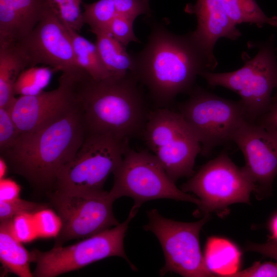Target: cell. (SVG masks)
<instances>
[{
    "mask_svg": "<svg viewBox=\"0 0 277 277\" xmlns=\"http://www.w3.org/2000/svg\"><path fill=\"white\" fill-rule=\"evenodd\" d=\"M133 56L131 73L160 107L172 104L178 94L189 93L202 72L212 70L190 32L175 34L160 24H153L146 45Z\"/></svg>",
    "mask_w": 277,
    "mask_h": 277,
    "instance_id": "1",
    "label": "cell"
},
{
    "mask_svg": "<svg viewBox=\"0 0 277 277\" xmlns=\"http://www.w3.org/2000/svg\"><path fill=\"white\" fill-rule=\"evenodd\" d=\"M86 135L78 104L37 129L21 134L1 156L12 172L47 194L53 190L58 171L74 157Z\"/></svg>",
    "mask_w": 277,
    "mask_h": 277,
    "instance_id": "2",
    "label": "cell"
},
{
    "mask_svg": "<svg viewBox=\"0 0 277 277\" xmlns=\"http://www.w3.org/2000/svg\"><path fill=\"white\" fill-rule=\"evenodd\" d=\"M131 73L96 81L80 74L77 97L88 134H110L129 141L143 134L149 112Z\"/></svg>",
    "mask_w": 277,
    "mask_h": 277,
    "instance_id": "3",
    "label": "cell"
},
{
    "mask_svg": "<svg viewBox=\"0 0 277 277\" xmlns=\"http://www.w3.org/2000/svg\"><path fill=\"white\" fill-rule=\"evenodd\" d=\"M274 37L271 35L259 43L252 58L242 54L243 66L228 72L214 73L208 70L201 72L208 84L232 90L240 96L248 120L255 122L269 108L272 93L277 88V58Z\"/></svg>",
    "mask_w": 277,
    "mask_h": 277,
    "instance_id": "4",
    "label": "cell"
},
{
    "mask_svg": "<svg viewBox=\"0 0 277 277\" xmlns=\"http://www.w3.org/2000/svg\"><path fill=\"white\" fill-rule=\"evenodd\" d=\"M143 135L147 147L172 181L193 174L195 159L202 147L179 112L167 107L150 111Z\"/></svg>",
    "mask_w": 277,
    "mask_h": 277,
    "instance_id": "5",
    "label": "cell"
},
{
    "mask_svg": "<svg viewBox=\"0 0 277 277\" xmlns=\"http://www.w3.org/2000/svg\"><path fill=\"white\" fill-rule=\"evenodd\" d=\"M129 147V141L110 134L87 133L74 157L58 171L52 191L85 193L103 190Z\"/></svg>",
    "mask_w": 277,
    "mask_h": 277,
    "instance_id": "6",
    "label": "cell"
},
{
    "mask_svg": "<svg viewBox=\"0 0 277 277\" xmlns=\"http://www.w3.org/2000/svg\"><path fill=\"white\" fill-rule=\"evenodd\" d=\"M138 210L131 208L126 220L113 228L103 231L67 246H54L50 250L31 251L33 272L35 277H55L82 268L97 261L110 257L123 258L135 270L124 248V239L129 224Z\"/></svg>",
    "mask_w": 277,
    "mask_h": 277,
    "instance_id": "7",
    "label": "cell"
},
{
    "mask_svg": "<svg viewBox=\"0 0 277 277\" xmlns=\"http://www.w3.org/2000/svg\"><path fill=\"white\" fill-rule=\"evenodd\" d=\"M187 100L179 104V112L194 132L201 154L232 141L237 129L247 118L240 102L228 100L200 87L193 88Z\"/></svg>",
    "mask_w": 277,
    "mask_h": 277,
    "instance_id": "8",
    "label": "cell"
},
{
    "mask_svg": "<svg viewBox=\"0 0 277 277\" xmlns=\"http://www.w3.org/2000/svg\"><path fill=\"white\" fill-rule=\"evenodd\" d=\"M113 175L109 195L114 201L131 197L134 201L132 208L136 210L145 202L159 199L200 204L198 198L177 188L156 157L146 151H136L129 147Z\"/></svg>",
    "mask_w": 277,
    "mask_h": 277,
    "instance_id": "9",
    "label": "cell"
},
{
    "mask_svg": "<svg viewBox=\"0 0 277 277\" xmlns=\"http://www.w3.org/2000/svg\"><path fill=\"white\" fill-rule=\"evenodd\" d=\"M149 222L143 226L159 240L165 263L160 271L163 276L169 272L186 277L214 276L206 266L200 249L199 236L207 222L208 214L194 222H182L166 218L156 209L147 211Z\"/></svg>",
    "mask_w": 277,
    "mask_h": 277,
    "instance_id": "10",
    "label": "cell"
},
{
    "mask_svg": "<svg viewBox=\"0 0 277 277\" xmlns=\"http://www.w3.org/2000/svg\"><path fill=\"white\" fill-rule=\"evenodd\" d=\"M47 196L61 222L54 246L90 237L120 224L113 212L115 201L104 190L85 193L53 190Z\"/></svg>",
    "mask_w": 277,
    "mask_h": 277,
    "instance_id": "11",
    "label": "cell"
},
{
    "mask_svg": "<svg viewBox=\"0 0 277 277\" xmlns=\"http://www.w3.org/2000/svg\"><path fill=\"white\" fill-rule=\"evenodd\" d=\"M255 189L242 167H237L225 152L202 166L181 186L184 192L198 197V206L205 215L234 203H249Z\"/></svg>",
    "mask_w": 277,
    "mask_h": 277,
    "instance_id": "12",
    "label": "cell"
},
{
    "mask_svg": "<svg viewBox=\"0 0 277 277\" xmlns=\"http://www.w3.org/2000/svg\"><path fill=\"white\" fill-rule=\"evenodd\" d=\"M14 44L27 58L29 67L43 64L56 72L84 71L76 62L67 27L50 7L32 32Z\"/></svg>",
    "mask_w": 277,
    "mask_h": 277,
    "instance_id": "13",
    "label": "cell"
},
{
    "mask_svg": "<svg viewBox=\"0 0 277 277\" xmlns=\"http://www.w3.org/2000/svg\"><path fill=\"white\" fill-rule=\"evenodd\" d=\"M83 71L62 72L56 88L16 97L8 109L20 134L32 131L77 105L78 81Z\"/></svg>",
    "mask_w": 277,
    "mask_h": 277,
    "instance_id": "14",
    "label": "cell"
},
{
    "mask_svg": "<svg viewBox=\"0 0 277 277\" xmlns=\"http://www.w3.org/2000/svg\"><path fill=\"white\" fill-rule=\"evenodd\" d=\"M232 141L244 155L242 168L254 184L255 191L269 190L277 175V134L247 120L237 129Z\"/></svg>",
    "mask_w": 277,
    "mask_h": 277,
    "instance_id": "15",
    "label": "cell"
},
{
    "mask_svg": "<svg viewBox=\"0 0 277 277\" xmlns=\"http://www.w3.org/2000/svg\"><path fill=\"white\" fill-rule=\"evenodd\" d=\"M185 11L196 17V28L190 32L214 70L218 64L213 53L218 39L236 40L242 33L228 16L220 0H197L195 4H187Z\"/></svg>",
    "mask_w": 277,
    "mask_h": 277,
    "instance_id": "16",
    "label": "cell"
},
{
    "mask_svg": "<svg viewBox=\"0 0 277 277\" xmlns=\"http://www.w3.org/2000/svg\"><path fill=\"white\" fill-rule=\"evenodd\" d=\"M49 8L47 0H0V45L28 36Z\"/></svg>",
    "mask_w": 277,
    "mask_h": 277,
    "instance_id": "17",
    "label": "cell"
},
{
    "mask_svg": "<svg viewBox=\"0 0 277 277\" xmlns=\"http://www.w3.org/2000/svg\"><path fill=\"white\" fill-rule=\"evenodd\" d=\"M17 237L13 219L1 221L0 260L5 269L19 277H32L30 269L31 252L27 251Z\"/></svg>",
    "mask_w": 277,
    "mask_h": 277,
    "instance_id": "18",
    "label": "cell"
},
{
    "mask_svg": "<svg viewBox=\"0 0 277 277\" xmlns=\"http://www.w3.org/2000/svg\"><path fill=\"white\" fill-rule=\"evenodd\" d=\"M28 61L15 44L0 45V108H9L16 98L14 86Z\"/></svg>",
    "mask_w": 277,
    "mask_h": 277,
    "instance_id": "19",
    "label": "cell"
},
{
    "mask_svg": "<svg viewBox=\"0 0 277 277\" xmlns=\"http://www.w3.org/2000/svg\"><path fill=\"white\" fill-rule=\"evenodd\" d=\"M203 256L206 267L214 275L229 277L238 271L241 253L234 244L226 239H208Z\"/></svg>",
    "mask_w": 277,
    "mask_h": 277,
    "instance_id": "20",
    "label": "cell"
},
{
    "mask_svg": "<svg viewBox=\"0 0 277 277\" xmlns=\"http://www.w3.org/2000/svg\"><path fill=\"white\" fill-rule=\"evenodd\" d=\"M95 44L102 60L112 75L123 76L132 73L134 58L126 47L116 39L109 30L97 32Z\"/></svg>",
    "mask_w": 277,
    "mask_h": 277,
    "instance_id": "21",
    "label": "cell"
},
{
    "mask_svg": "<svg viewBox=\"0 0 277 277\" xmlns=\"http://www.w3.org/2000/svg\"><path fill=\"white\" fill-rule=\"evenodd\" d=\"M67 28L70 35L75 58L79 67L96 81L112 75L105 66L96 44L81 35L75 30Z\"/></svg>",
    "mask_w": 277,
    "mask_h": 277,
    "instance_id": "22",
    "label": "cell"
},
{
    "mask_svg": "<svg viewBox=\"0 0 277 277\" xmlns=\"http://www.w3.org/2000/svg\"><path fill=\"white\" fill-rule=\"evenodd\" d=\"M230 19L235 25L248 23L262 27L271 25V17L263 12L255 0H220Z\"/></svg>",
    "mask_w": 277,
    "mask_h": 277,
    "instance_id": "23",
    "label": "cell"
},
{
    "mask_svg": "<svg viewBox=\"0 0 277 277\" xmlns=\"http://www.w3.org/2000/svg\"><path fill=\"white\" fill-rule=\"evenodd\" d=\"M54 72L56 71L53 68L47 66H34L26 68L16 81L15 95H34L43 92L49 85Z\"/></svg>",
    "mask_w": 277,
    "mask_h": 277,
    "instance_id": "24",
    "label": "cell"
},
{
    "mask_svg": "<svg viewBox=\"0 0 277 277\" xmlns=\"http://www.w3.org/2000/svg\"><path fill=\"white\" fill-rule=\"evenodd\" d=\"M83 19L90 31L95 32L109 30L110 24L116 15L113 0H98L91 4L83 3Z\"/></svg>",
    "mask_w": 277,
    "mask_h": 277,
    "instance_id": "25",
    "label": "cell"
},
{
    "mask_svg": "<svg viewBox=\"0 0 277 277\" xmlns=\"http://www.w3.org/2000/svg\"><path fill=\"white\" fill-rule=\"evenodd\" d=\"M49 6L67 27L80 32L84 25L82 0H47Z\"/></svg>",
    "mask_w": 277,
    "mask_h": 277,
    "instance_id": "26",
    "label": "cell"
},
{
    "mask_svg": "<svg viewBox=\"0 0 277 277\" xmlns=\"http://www.w3.org/2000/svg\"><path fill=\"white\" fill-rule=\"evenodd\" d=\"M49 205V204L28 201L19 197L0 201V220L13 219L16 216L21 214H33L48 208Z\"/></svg>",
    "mask_w": 277,
    "mask_h": 277,
    "instance_id": "27",
    "label": "cell"
},
{
    "mask_svg": "<svg viewBox=\"0 0 277 277\" xmlns=\"http://www.w3.org/2000/svg\"><path fill=\"white\" fill-rule=\"evenodd\" d=\"M20 134L9 109L0 108V152L11 147Z\"/></svg>",
    "mask_w": 277,
    "mask_h": 277,
    "instance_id": "28",
    "label": "cell"
},
{
    "mask_svg": "<svg viewBox=\"0 0 277 277\" xmlns=\"http://www.w3.org/2000/svg\"><path fill=\"white\" fill-rule=\"evenodd\" d=\"M134 19L116 14L110 24V33L125 47L131 42H139L134 33Z\"/></svg>",
    "mask_w": 277,
    "mask_h": 277,
    "instance_id": "29",
    "label": "cell"
},
{
    "mask_svg": "<svg viewBox=\"0 0 277 277\" xmlns=\"http://www.w3.org/2000/svg\"><path fill=\"white\" fill-rule=\"evenodd\" d=\"M116 14L133 19L142 14H150L149 5L142 0H113Z\"/></svg>",
    "mask_w": 277,
    "mask_h": 277,
    "instance_id": "30",
    "label": "cell"
},
{
    "mask_svg": "<svg viewBox=\"0 0 277 277\" xmlns=\"http://www.w3.org/2000/svg\"><path fill=\"white\" fill-rule=\"evenodd\" d=\"M37 226L41 234L45 236H56L61 228L58 215L48 208L37 212Z\"/></svg>",
    "mask_w": 277,
    "mask_h": 277,
    "instance_id": "31",
    "label": "cell"
},
{
    "mask_svg": "<svg viewBox=\"0 0 277 277\" xmlns=\"http://www.w3.org/2000/svg\"><path fill=\"white\" fill-rule=\"evenodd\" d=\"M229 277H277V262H256L249 268L237 271Z\"/></svg>",
    "mask_w": 277,
    "mask_h": 277,
    "instance_id": "32",
    "label": "cell"
},
{
    "mask_svg": "<svg viewBox=\"0 0 277 277\" xmlns=\"http://www.w3.org/2000/svg\"><path fill=\"white\" fill-rule=\"evenodd\" d=\"M32 215L29 214L16 216L13 219V228L21 242L31 240L35 234V224L32 222Z\"/></svg>",
    "mask_w": 277,
    "mask_h": 277,
    "instance_id": "33",
    "label": "cell"
},
{
    "mask_svg": "<svg viewBox=\"0 0 277 277\" xmlns=\"http://www.w3.org/2000/svg\"><path fill=\"white\" fill-rule=\"evenodd\" d=\"M255 122L277 134V92L268 109Z\"/></svg>",
    "mask_w": 277,
    "mask_h": 277,
    "instance_id": "34",
    "label": "cell"
},
{
    "mask_svg": "<svg viewBox=\"0 0 277 277\" xmlns=\"http://www.w3.org/2000/svg\"><path fill=\"white\" fill-rule=\"evenodd\" d=\"M21 187L9 178L0 179V201L12 200L19 197Z\"/></svg>",
    "mask_w": 277,
    "mask_h": 277,
    "instance_id": "35",
    "label": "cell"
},
{
    "mask_svg": "<svg viewBox=\"0 0 277 277\" xmlns=\"http://www.w3.org/2000/svg\"><path fill=\"white\" fill-rule=\"evenodd\" d=\"M246 249L272 258L277 262V240L271 239L263 244H249Z\"/></svg>",
    "mask_w": 277,
    "mask_h": 277,
    "instance_id": "36",
    "label": "cell"
},
{
    "mask_svg": "<svg viewBox=\"0 0 277 277\" xmlns=\"http://www.w3.org/2000/svg\"><path fill=\"white\" fill-rule=\"evenodd\" d=\"M9 169L8 164L5 159L1 156L0 157V179L6 177L7 173Z\"/></svg>",
    "mask_w": 277,
    "mask_h": 277,
    "instance_id": "37",
    "label": "cell"
},
{
    "mask_svg": "<svg viewBox=\"0 0 277 277\" xmlns=\"http://www.w3.org/2000/svg\"><path fill=\"white\" fill-rule=\"evenodd\" d=\"M271 239L277 240V214L272 219L270 224Z\"/></svg>",
    "mask_w": 277,
    "mask_h": 277,
    "instance_id": "38",
    "label": "cell"
},
{
    "mask_svg": "<svg viewBox=\"0 0 277 277\" xmlns=\"http://www.w3.org/2000/svg\"><path fill=\"white\" fill-rule=\"evenodd\" d=\"M271 26L277 28V16L271 17Z\"/></svg>",
    "mask_w": 277,
    "mask_h": 277,
    "instance_id": "39",
    "label": "cell"
},
{
    "mask_svg": "<svg viewBox=\"0 0 277 277\" xmlns=\"http://www.w3.org/2000/svg\"><path fill=\"white\" fill-rule=\"evenodd\" d=\"M146 4L149 5V0H142Z\"/></svg>",
    "mask_w": 277,
    "mask_h": 277,
    "instance_id": "40",
    "label": "cell"
},
{
    "mask_svg": "<svg viewBox=\"0 0 277 277\" xmlns=\"http://www.w3.org/2000/svg\"><path fill=\"white\" fill-rule=\"evenodd\" d=\"M276 51L277 52V47L276 48Z\"/></svg>",
    "mask_w": 277,
    "mask_h": 277,
    "instance_id": "41",
    "label": "cell"
},
{
    "mask_svg": "<svg viewBox=\"0 0 277 277\" xmlns=\"http://www.w3.org/2000/svg\"><path fill=\"white\" fill-rule=\"evenodd\" d=\"M276 90H277V88H276Z\"/></svg>",
    "mask_w": 277,
    "mask_h": 277,
    "instance_id": "42",
    "label": "cell"
}]
</instances>
